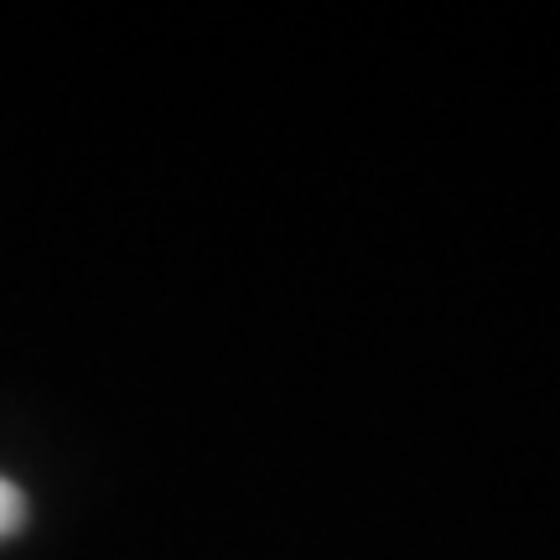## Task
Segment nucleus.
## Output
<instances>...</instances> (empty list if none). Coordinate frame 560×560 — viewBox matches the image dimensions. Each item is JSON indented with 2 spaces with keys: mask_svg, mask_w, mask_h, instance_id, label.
I'll return each mask as SVG.
<instances>
[{
  "mask_svg": "<svg viewBox=\"0 0 560 560\" xmlns=\"http://www.w3.org/2000/svg\"><path fill=\"white\" fill-rule=\"evenodd\" d=\"M21 524H26V493L11 478H0V540L21 535Z\"/></svg>",
  "mask_w": 560,
  "mask_h": 560,
  "instance_id": "obj_1",
  "label": "nucleus"
}]
</instances>
